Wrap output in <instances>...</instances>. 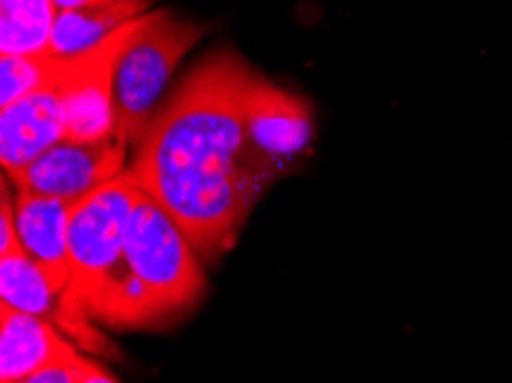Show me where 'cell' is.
<instances>
[{"label":"cell","mask_w":512,"mask_h":383,"mask_svg":"<svg viewBox=\"0 0 512 383\" xmlns=\"http://www.w3.org/2000/svg\"><path fill=\"white\" fill-rule=\"evenodd\" d=\"M76 356L79 349L58 326L0 306V383H19Z\"/></svg>","instance_id":"30bf717a"},{"label":"cell","mask_w":512,"mask_h":383,"mask_svg":"<svg viewBox=\"0 0 512 383\" xmlns=\"http://www.w3.org/2000/svg\"><path fill=\"white\" fill-rule=\"evenodd\" d=\"M74 377L76 383H120L102 363H97L95 358L83 354L76 356L74 361Z\"/></svg>","instance_id":"9a60e30c"},{"label":"cell","mask_w":512,"mask_h":383,"mask_svg":"<svg viewBox=\"0 0 512 383\" xmlns=\"http://www.w3.org/2000/svg\"><path fill=\"white\" fill-rule=\"evenodd\" d=\"M49 58L85 56L129 21L145 17L147 3L134 0H58Z\"/></svg>","instance_id":"8fae6325"},{"label":"cell","mask_w":512,"mask_h":383,"mask_svg":"<svg viewBox=\"0 0 512 383\" xmlns=\"http://www.w3.org/2000/svg\"><path fill=\"white\" fill-rule=\"evenodd\" d=\"M200 37L198 26L177 21L168 12L145 14L115 67V138L124 145H138L143 138L166 83Z\"/></svg>","instance_id":"3957f363"},{"label":"cell","mask_w":512,"mask_h":383,"mask_svg":"<svg viewBox=\"0 0 512 383\" xmlns=\"http://www.w3.org/2000/svg\"><path fill=\"white\" fill-rule=\"evenodd\" d=\"M23 253L17 223H14V200L12 193L7 189V182H3V200H0V257H10Z\"/></svg>","instance_id":"5bb4252c"},{"label":"cell","mask_w":512,"mask_h":383,"mask_svg":"<svg viewBox=\"0 0 512 383\" xmlns=\"http://www.w3.org/2000/svg\"><path fill=\"white\" fill-rule=\"evenodd\" d=\"M65 72L67 60H58L56 72L40 90L0 111V161L5 175L26 168L65 138Z\"/></svg>","instance_id":"52a82bcc"},{"label":"cell","mask_w":512,"mask_h":383,"mask_svg":"<svg viewBox=\"0 0 512 383\" xmlns=\"http://www.w3.org/2000/svg\"><path fill=\"white\" fill-rule=\"evenodd\" d=\"M74 361H76V358H74ZM74 361L62 363V365H56V367H49V370L35 374V377H30V379H23L19 383H76Z\"/></svg>","instance_id":"2e32d148"},{"label":"cell","mask_w":512,"mask_h":383,"mask_svg":"<svg viewBox=\"0 0 512 383\" xmlns=\"http://www.w3.org/2000/svg\"><path fill=\"white\" fill-rule=\"evenodd\" d=\"M205 273L175 218L138 186L120 262L85 301V315L113 328H143L200 299Z\"/></svg>","instance_id":"7a4b0ae2"},{"label":"cell","mask_w":512,"mask_h":383,"mask_svg":"<svg viewBox=\"0 0 512 383\" xmlns=\"http://www.w3.org/2000/svg\"><path fill=\"white\" fill-rule=\"evenodd\" d=\"M244 127L260 152L285 166L313 140V113L304 99L253 74L244 95Z\"/></svg>","instance_id":"ba28073f"},{"label":"cell","mask_w":512,"mask_h":383,"mask_svg":"<svg viewBox=\"0 0 512 383\" xmlns=\"http://www.w3.org/2000/svg\"><path fill=\"white\" fill-rule=\"evenodd\" d=\"M58 7L51 0L0 3V51L3 58L49 56Z\"/></svg>","instance_id":"7c38bea8"},{"label":"cell","mask_w":512,"mask_h":383,"mask_svg":"<svg viewBox=\"0 0 512 383\" xmlns=\"http://www.w3.org/2000/svg\"><path fill=\"white\" fill-rule=\"evenodd\" d=\"M58 60L40 58H3L0 56V111L10 108L23 97L33 95L56 72Z\"/></svg>","instance_id":"4fadbf2b"},{"label":"cell","mask_w":512,"mask_h":383,"mask_svg":"<svg viewBox=\"0 0 512 383\" xmlns=\"http://www.w3.org/2000/svg\"><path fill=\"white\" fill-rule=\"evenodd\" d=\"M138 184L127 173L79 200L69 216V299L83 308L120 262Z\"/></svg>","instance_id":"277c9868"},{"label":"cell","mask_w":512,"mask_h":383,"mask_svg":"<svg viewBox=\"0 0 512 383\" xmlns=\"http://www.w3.org/2000/svg\"><path fill=\"white\" fill-rule=\"evenodd\" d=\"M253 69L214 53L184 78L136 145L127 175L164 207L203 260L232 246L285 168L248 138L244 95Z\"/></svg>","instance_id":"6da1fadb"},{"label":"cell","mask_w":512,"mask_h":383,"mask_svg":"<svg viewBox=\"0 0 512 383\" xmlns=\"http://www.w3.org/2000/svg\"><path fill=\"white\" fill-rule=\"evenodd\" d=\"M145 17L129 21L118 33L85 56L67 60L62 101H65L67 143H102L115 138L113 83L118 58Z\"/></svg>","instance_id":"5b68a950"},{"label":"cell","mask_w":512,"mask_h":383,"mask_svg":"<svg viewBox=\"0 0 512 383\" xmlns=\"http://www.w3.org/2000/svg\"><path fill=\"white\" fill-rule=\"evenodd\" d=\"M129 145L111 138L102 143H67L60 140L51 150L37 156L33 163L17 173L7 175L17 186V191H30L79 202L92 191L102 189L127 173Z\"/></svg>","instance_id":"8992f818"},{"label":"cell","mask_w":512,"mask_h":383,"mask_svg":"<svg viewBox=\"0 0 512 383\" xmlns=\"http://www.w3.org/2000/svg\"><path fill=\"white\" fill-rule=\"evenodd\" d=\"M76 202H67L49 195L17 191L14 195V223L23 253L40 267L51 285L60 294L69 296V271L67 232L69 216Z\"/></svg>","instance_id":"9c48e42d"}]
</instances>
